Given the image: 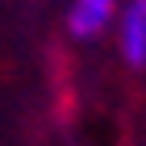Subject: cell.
I'll return each instance as SVG.
<instances>
[{"instance_id":"cell-1","label":"cell","mask_w":146,"mask_h":146,"mask_svg":"<svg viewBox=\"0 0 146 146\" xmlns=\"http://www.w3.org/2000/svg\"><path fill=\"white\" fill-rule=\"evenodd\" d=\"M121 54L134 71L146 67V0H129L121 13Z\"/></svg>"},{"instance_id":"cell-2","label":"cell","mask_w":146,"mask_h":146,"mask_svg":"<svg viewBox=\"0 0 146 146\" xmlns=\"http://www.w3.org/2000/svg\"><path fill=\"white\" fill-rule=\"evenodd\" d=\"M113 13H117V0H75L71 13H67V29H71V38L88 42V38L104 34V25L113 21Z\"/></svg>"}]
</instances>
